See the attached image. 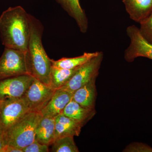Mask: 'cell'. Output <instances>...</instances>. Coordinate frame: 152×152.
<instances>
[{"mask_svg":"<svg viewBox=\"0 0 152 152\" xmlns=\"http://www.w3.org/2000/svg\"><path fill=\"white\" fill-rule=\"evenodd\" d=\"M70 16L75 21L80 31L86 33L88 28V22L84 10L79 0H56Z\"/></svg>","mask_w":152,"mask_h":152,"instance_id":"cell-12","label":"cell"},{"mask_svg":"<svg viewBox=\"0 0 152 152\" xmlns=\"http://www.w3.org/2000/svg\"><path fill=\"white\" fill-rule=\"evenodd\" d=\"M126 33L130 43L125 51V60L128 62H132L138 57L152 60V44L142 36L139 28L135 25L129 26L127 28Z\"/></svg>","mask_w":152,"mask_h":152,"instance_id":"cell-8","label":"cell"},{"mask_svg":"<svg viewBox=\"0 0 152 152\" xmlns=\"http://www.w3.org/2000/svg\"><path fill=\"white\" fill-rule=\"evenodd\" d=\"M56 90L34 78L21 99L31 112L40 113L49 102Z\"/></svg>","mask_w":152,"mask_h":152,"instance_id":"cell-7","label":"cell"},{"mask_svg":"<svg viewBox=\"0 0 152 152\" xmlns=\"http://www.w3.org/2000/svg\"><path fill=\"white\" fill-rule=\"evenodd\" d=\"M62 114L84 126L94 115L95 110L94 109L83 107L72 99Z\"/></svg>","mask_w":152,"mask_h":152,"instance_id":"cell-15","label":"cell"},{"mask_svg":"<svg viewBox=\"0 0 152 152\" xmlns=\"http://www.w3.org/2000/svg\"><path fill=\"white\" fill-rule=\"evenodd\" d=\"M130 18L140 24L152 12V0H123Z\"/></svg>","mask_w":152,"mask_h":152,"instance_id":"cell-11","label":"cell"},{"mask_svg":"<svg viewBox=\"0 0 152 152\" xmlns=\"http://www.w3.org/2000/svg\"><path fill=\"white\" fill-rule=\"evenodd\" d=\"M34 80L32 76L25 75L1 80L0 99L22 98Z\"/></svg>","mask_w":152,"mask_h":152,"instance_id":"cell-9","label":"cell"},{"mask_svg":"<svg viewBox=\"0 0 152 152\" xmlns=\"http://www.w3.org/2000/svg\"><path fill=\"white\" fill-rule=\"evenodd\" d=\"M140 32L147 41L152 44V12L146 20L140 24Z\"/></svg>","mask_w":152,"mask_h":152,"instance_id":"cell-20","label":"cell"},{"mask_svg":"<svg viewBox=\"0 0 152 152\" xmlns=\"http://www.w3.org/2000/svg\"><path fill=\"white\" fill-rule=\"evenodd\" d=\"M96 79H93L75 91L73 93L72 99L83 107L94 109L96 97Z\"/></svg>","mask_w":152,"mask_h":152,"instance_id":"cell-16","label":"cell"},{"mask_svg":"<svg viewBox=\"0 0 152 152\" xmlns=\"http://www.w3.org/2000/svg\"><path fill=\"white\" fill-rule=\"evenodd\" d=\"M35 140L49 146L53 143L56 140L55 118L42 116L36 127Z\"/></svg>","mask_w":152,"mask_h":152,"instance_id":"cell-14","label":"cell"},{"mask_svg":"<svg viewBox=\"0 0 152 152\" xmlns=\"http://www.w3.org/2000/svg\"><path fill=\"white\" fill-rule=\"evenodd\" d=\"M3 152H23L22 150L11 146L6 145L4 148L3 150Z\"/></svg>","mask_w":152,"mask_h":152,"instance_id":"cell-23","label":"cell"},{"mask_svg":"<svg viewBox=\"0 0 152 152\" xmlns=\"http://www.w3.org/2000/svg\"><path fill=\"white\" fill-rule=\"evenodd\" d=\"M99 52L84 53L83 54L74 58H64L54 61L52 59V66L62 69H72L80 66L96 56Z\"/></svg>","mask_w":152,"mask_h":152,"instance_id":"cell-17","label":"cell"},{"mask_svg":"<svg viewBox=\"0 0 152 152\" xmlns=\"http://www.w3.org/2000/svg\"><path fill=\"white\" fill-rule=\"evenodd\" d=\"M29 112L21 98L0 99V132L4 134Z\"/></svg>","mask_w":152,"mask_h":152,"instance_id":"cell-5","label":"cell"},{"mask_svg":"<svg viewBox=\"0 0 152 152\" xmlns=\"http://www.w3.org/2000/svg\"><path fill=\"white\" fill-rule=\"evenodd\" d=\"M103 59V53L99 52L96 56L80 66L70 80L59 89L65 90L73 94L93 79L96 78L99 75Z\"/></svg>","mask_w":152,"mask_h":152,"instance_id":"cell-6","label":"cell"},{"mask_svg":"<svg viewBox=\"0 0 152 152\" xmlns=\"http://www.w3.org/2000/svg\"><path fill=\"white\" fill-rule=\"evenodd\" d=\"M79 67L67 69L52 66L50 73V86L56 90L61 88L70 80Z\"/></svg>","mask_w":152,"mask_h":152,"instance_id":"cell-18","label":"cell"},{"mask_svg":"<svg viewBox=\"0 0 152 152\" xmlns=\"http://www.w3.org/2000/svg\"><path fill=\"white\" fill-rule=\"evenodd\" d=\"M30 36L26 59L28 75L50 86L52 59L45 50L42 37L44 27L37 19L30 14Z\"/></svg>","mask_w":152,"mask_h":152,"instance_id":"cell-2","label":"cell"},{"mask_svg":"<svg viewBox=\"0 0 152 152\" xmlns=\"http://www.w3.org/2000/svg\"><path fill=\"white\" fill-rule=\"evenodd\" d=\"M51 152H78V148L74 141V137H62L55 140L52 144Z\"/></svg>","mask_w":152,"mask_h":152,"instance_id":"cell-19","label":"cell"},{"mask_svg":"<svg viewBox=\"0 0 152 152\" xmlns=\"http://www.w3.org/2000/svg\"><path fill=\"white\" fill-rule=\"evenodd\" d=\"M23 152H48L49 146L35 140L22 149Z\"/></svg>","mask_w":152,"mask_h":152,"instance_id":"cell-21","label":"cell"},{"mask_svg":"<svg viewBox=\"0 0 152 152\" xmlns=\"http://www.w3.org/2000/svg\"><path fill=\"white\" fill-rule=\"evenodd\" d=\"M30 31V14L21 6L9 8L0 16V38L5 48L26 51Z\"/></svg>","mask_w":152,"mask_h":152,"instance_id":"cell-1","label":"cell"},{"mask_svg":"<svg viewBox=\"0 0 152 152\" xmlns=\"http://www.w3.org/2000/svg\"><path fill=\"white\" fill-rule=\"evenodd\" d=\"M72 93L62 89L56 90L40 113L42 116L56 118L63 113L64 109L72 97Z\"/></svg>","mask_w":152,"mask_h":152,"instance_id":"cell-10","label":"cell"},{"mask_svg":"<svg viewBox=\"0 0 152 152\" xmlns=\"http://www.w3.org/2000/svg\"><path fill=\"white\" fill-rule=\"evenodd\" d=\"M42 115L37 112H29L3 134L6 145L22 150L35 140V131Z\"/></svg>","mask_w":152,"mask_h":152,"instance_id":"cell-3","label":"cell"},{"mask_svg":"<svg viewBox=\"0 0 152 152\" xmlns=\"http://www.w3.org/2000/svg\"><path fill=\"white\" fill-rule=\"evenodd\" d=\"M83 126L64 114H61L55 118L56 140L68 136H79Z\"/></svg>","mask_w":152,"mask_h":152,"instance_id":"cell-13","label":"cell"},{"mask_svg":"<svg viewBox=\"0 0 152 152\" xmlns=\"http://www.w3.org/2000/svg\"><path fill=\"white\" fill-rule=\"evenodd\" d=\"M25 75H28L26 52L5 48L0 58V80Z\"/></svg>","mask_w":152,"mask_h":152,"instance_id":"cell-4","label":"cell"},{"mask_svg":"<svg viewBox=\"0 0 152 152\" xmlns=\"http://www.w3.org/2000/svg\"><path fill=\"white\" fill-rule=\"evenodd\" d=\"M127 151L129 152H152V148L146 144L137 143L132 145Z\"/></svg>","mask_w":152,"mask_h":152,"instance_id":"cell-22","label":"cell"},{"mask_svg":"<svg viewBox=\"0 0 152 152\" xmlns=\"http://www.w3.org/2000/svg\"><path fill=\"white\" fill-rule=\"evenodd\" d=\"M6 145L3 133L0 132V152H3V150Z\"/></svg>","mask_w":152,"mask_h":152,"instance_id":"cell-24","label":"cell"}]
</instances>
